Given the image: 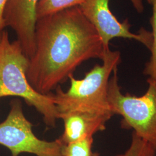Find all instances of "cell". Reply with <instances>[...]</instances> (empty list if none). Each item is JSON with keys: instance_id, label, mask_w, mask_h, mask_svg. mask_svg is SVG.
I'll return each mask as SVG.
<instances>
[{"instance_id": "5bb4252c", "label": "cell", "mask_w": 156, "mask_h": 156, "mask_svg": "<svg viewBox=\"0 0 156 156\" xmlns=\"http://www.w3.org/2000/svg\"><path fill=\"white\" fill-rule=\"evenodd\" d=\"M146 1L148 2V3H149V4H151V3H152L153 0H146Z\"/></svg>"}, {"instance_id": "4fadbf2b", "label": "cell", "mask_w": 156, "mask_h": 156, "mask_svg": "<svg viewBox=\"0 0 156 156\" xmlns=\"http://www.w3.org/2000/svg\"><path fill=\"white\" fill-rule=\"evenodd\" d=\"M7 0H0V33L4 31L5 27L4 20V12Z\"/></svg>"}, {"instance_id": "30bf717a", "label": "cell", "mask_w": 156, "mask_h": 156, "mask_svg": "<svg viewBox=\"0 0 156 156\" xmlns=\"http://www.w3.org/2000/svg\"><path fill=\"white\" fill-rule=\"evenodd\" d=\"M93 137H89L66 145L62 144V156H99L92 151Z\"/></svg>"}, {"instance_id": "8fae6325", "label": "cell", "mask_w": 156, "mask_h": 156, "mask_svg": "<svg viewBox=\"0 0 156 156\" xmlns=\"http://www.w3.org/2000/svg\"><path fill=\"white\" fill-rule=\"evenodd\" d=\"M151 5L153 6L152 16L151 23V55L149 62L146 64L144 71V74L149 78L156 80V0H153Z\"/></svg>"}, {"instance_id": "52a82bcc", "label": "cell", "mask_w": 156, "mask_h": 156, "mask_svg": "<svg viewBox=\"0 0 156 156\" xmlns=\"http://www.w3.org/2000/svg\"><path fill=\"white\" fill-rule=\"evenodd\" d=\"M39 0H7L4 12L6 26L15 31L23 52L28 59L35 50V31L37 7Z\"/></svg>"}, {"instance_id": "8992f818", "label": "cell", "mask_w": 156, "mask_h": 156, "mask_svg": "<svg viewBox=\"0 0 156 156\" xmlns=\"http://www.w3.org/2000/svg\"><path fill=\"white\" fill-rule=\"evenodd\" d=\"M139 13L144 10L142 0H130ZM109 0H85L79 6L84 16L94 27L102 41L105 50L109 49L112 39L116 38L134 39L145 45L149 49L151 44V33L142 28L138 34L130 31L128 19L123 22L117 20L111 11Z\"/></svg>"}, {"instance_id": "7c38bea8", "label": "cell", "mask_w": 156, "mask_h": 156, "mask_svg": "<svg viewBox=\"0 0 156 156\" xmlns=\"http://www.w3.org/2000/svg\"><path fill=\"white\" fill-rule=\"evenodd\" d=\"M156 152L151 146L133 132L129 148L124 153L116 156H155Z\"/></svg>"}, {"instance_id": "6da1fadb", "label": "cell", "mask_w": 156, "mask_h": 156, "mask_svg": "<svg viewBox=\"0 0 156 156\" xmlns=\"http://www.w3.org/2000/svg\"><path fill=\"white\" fill-rule=\"evenodd\" d=\"M35 42L27 77L34 89L44 95L66 82L84 62L102 60L105 51L98 34L78 6L38 19Z\"/></svg>"}, {"instance_id": "7a4b0ae2", "label": "cell", "mask_w": 156, "mask_h": 156, "mask_svg": "<svg viewBox=\"0 0 156 156\" xmlns=\"http://www.w3.org/2000/svg\"><path fill=\"white\" fill-rule=\"evenodd\" d=\"M101 65L97 64L82 79L69 76L70 87L64 91L58 86L50 97L58 114L73 111L113 114L108 98V87L111 75L121 62L119 51L106 50Z\"/></svg>"}, {"instance_id": "9c48e42d", "label": "cell", "mask_w": 156, "mask_h": 156, "mask_svg": "<svg viewBox=\"0 0 156 156\" xmlns=\"http://www.w3.org/2000/svg\"><path fill=\"white\" fill-rule=\"evenodd\" d=\"M85 0H39L37 7V20L43 17L76 7Z\"/></svg>"}, {"instance_id": "ba28073f", "label": "cell", "mask_w": 156, "mask_h": 156, "mask_svg": "<svg viewBox=\"0 0 156 156\" xmlns=\"http://www.w3.org/2000/svg\"><path fill=\"white\" fill-rule=\"evenodd\" d=\"M113 115L90 112L73 111L58 115L64 122V129L58 139L63 145L89 137L106 129L107 122Z\"/></svg>"}, {"instance_id": "9a60e30c", "label": "cell", "mask_w": 156, "mask_h": 156, "mask_svg": "<svg viewBox=\"0 0 156 156\" xmlns=\"http://www.w3.org/2000/svg\"><path fill=\"white\" fill-rule=\"evenodd\" d=\"M2 32L0 33V44H1V39H2Z\"/></svg>"}, {"instance_id": "277c9868", "label": "cell", "mask_w": 156, "mask_h": 156, "mask_svg": "<svg viewBox=\"0 0 156 156\" xmlns=\"http://www.w3.org/2000/svg\"><path fill=\"white\" fill-rule=\"evenodd\" d=\"M148 88L140 97L123 94L117 68L108 83V98L113 115L122 116V127L134 133L156 151V80L149 78Z\"/></svg>"}, {"instance_id": "5b68a950", "label": "cell", "mask_w": 156, "mask_h": 156, "mask_svg": "<svg viewBox=\"0 0 156 156\" xmlns=\"http://www.w3.org/2000/svg\"><path fill=\"white\" fill-rule=\"evenodd\" d=\"M33 127L23 113L20 101H12L8 116L0 123V145L7 147L12 156L24 153L37 156H62V144L59 140H40L34 134Z\"/></svg>"}, {"instance_id": "3957f363", "label": "cell", "mask_w": 156, "mask_h": 156, "mask_svg": "<svg viewBox=\"0 0 156 156\" xmlns=\"http://www.w3.org/2000/svg\"><path fill=\"white\" fill-rule=\"evenodd\" d=\"M29 59L16 40L11 42L8 33L2 31L0 44V98L15 96L23 98L42 116L48 128L55 127L58 114L50 95L37 92L27 77Z\"/></svg>"}]
</instances>
